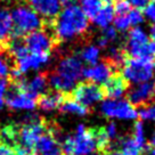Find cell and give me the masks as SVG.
Segmentation results:
<instances>
[{
    "label": "cell",
    "mask_w": 155,
    "mask_h": 155,
    "mask_svg": "<svg viewBox=\"0 0 155 155\" xmlns=\"http://www.w3.org/2000/svg\"><path fill=\"white\" fill-rule=\"evenodd\" d=\"M54 34L59 41H72L88 31L89 18L78 5L65 7L54 19Z\"/></svg>",
    "instance_id": "cell-1"
},
{
    "label": "cell",
    "mask_w": 155,
    "mask_h": 155,
    "mask_svg": "<svg viewBox=\"0 0 155 155\" xmlns=\"http://www.w3.org/2000/svg\"><path fill=\"white\" fill-rule=\"evenodd\" d=\"M83 63L77 55L64 56L58 62L56 70L48 77V84L61 94L71 92L82 78Z\"/></svg>",
    "instance_id": "cell-2"
},
{
    "label": "cell",
    "mask_w": 155,
    "mask_h": 155,
    "mask_svg": "<svg viewBox=\"0 0 155 155\" xmlns=\"http://www.w3.org/2000/svg\"><path fill=\"white\" fill-rule=\"evenodd\" d=\"M61 146L63 155H91L98 150L94 129L83 123L78 124L74 134L68 136Z\"/></svg>",
    "instance_id": "cell-3"
},
{
    "label": "cell",
    "mask_w": 155,
    "mask_h": 155,
    "mask_svg": "<svg viewBox=\"0 0 155 155\" xmlns=\"http://www.w3.org/2000/svg\"><path fill=\"white\" fill-rule=\"evenodd\" d=\"M121 70L124 81L132 86L152 81L155 73V59L153 56L130 58L124 61Z\"/></svg>",
    "instance_id": "cell-4"
},
{
    "label": "cell",
    "mask_w": 155,
    "mask_h": 155,
    "mask_svg": "<svg viewBox=\"0 0 155 155\" xmlns=\"http://www.w3.org/2000/svg\"><path fill=\"white\" fill-rule=\"evenodd\" d=\"M13 21V34L12 37L19 38L33 31L40 30L44 25V21L29 5H18L10 12Z\"/></svg>",
    "instance_id": "cell-5"
},
{
    "label": "cell",
    "mask_w": 155,
    "mask_h": 155,
    "mask_svg": "<svg viewBox=\"0 0 155 155\" xmlns=\"http://www.w3.org/2000/svg\"><path fill=\"white\" fill-rule=\"evenodd\" d=\"M101 113L110 120L134 121L138 117V111L127 99H105L101 103Z\"/></svg>",
    "instance_id": "cell-6"
},
{
    "label": "cell",
    "mask_w": 155,
    "mask_h": 155,
    "mask_svg": "<svg viewBox=\"0 0 155 155\" xmlns=\"http://www.w3.org/2000/svg\"><path fill=\"white\" fill-rule=\"evenodd\" d=\"M148 45H150L148 33L141 26H136L129 30L123 51L126 55H129L131 58L152 56L148 49Z\"/></svg>",
    "instance_id": "cell-7"
},
{
    "label": "cell",
    "mask_w": 155,
    "mask_h": 155,
    "mask_svg": "<svg viewBox=\"0 0 155 155\" xmlns=\"http://www.w3.org/2000/svg\"><path fill=\"white\" fill-rule=\"evenodd\" d=\"M72 97L74 101L89 108L98 103H102L104 98V90L98 84L83 82L75 86L72 90Z\"/></svg>",
    "instance_id": "cell-8"
},
{
    "label": "cell",
    "mask_w": 155,
    "mask_h": 155,
    "mask_svg": "<svg viewBox=\"0 0 155 155\" xmlns=\"http://www.w3.org/2000/svg\"><path fill=\"white\" fill-rule=\"evenodd\" d=\"M13 84L14 89L24 92L34 99H38L42 94H45L49 86L47 73H38L30 80H25L23 78L16 82H13Z\"/></svg>",
    "instance_id": "cell-9"
},
{
    "label": "cell",
    "mask_w": 155,
    "mask_h": 155,
    "mask_svg": "<svg viewBox=\"0 0 155 155\" xmlns=\"http://www.w3.org/2000/svg\"><path fill=\"white\" fill-rule=\"evenodd\" d=\"M23 42L30 53L42 54L50 53L55 45V39L44 30H37L26 34Z\"/></svg>",
    "instance_id": "cell-10"
},
{
    "label": "cell",
    "mask_w": 155,
    "mask_h": 155,
    "mask_svg": "<svg viewBox=\"0 0 155 155\" xmlns=\"http://www.w3.org/2000/svg\"><path fill=\"white\" fill-rule=\"evenodd\" d=\"M114 75V68L110 62H98L83 68L82 78L90 83L105 84Z\"/></svg>",
    "instance_id": "cell-11"
},
{
    "label": "cell",
    "mask_w": 155,
    "mask_h": 155,
    "mask_svg": "<svg viewBox=\"0 0 155 155\" xmlns=\"http://www.w3.org/2000/svg\"><path fill=\"white\" fill-rule=\"evenodd\" d=\"M155 97V82H147L134 84L128 91V99L134 106H144L150 104Z\"/></svg>",
    "instance_id": "cell-12"
},
{
    "label": "cell",
    "mask_w": 155,
    "mask_h": 155,
    "mask_svg": "<svg viewBox=\"0 0 155 155\" xmlns=\"http://www.w3.org/2000/svg\"><path fill=\"white\" fill-rule=\"evenodd\" d=\"M50 58H51L50 53L34 54L29 51L24 56L17 58L15 61V68L22 74L28 73L30 71H38L50 62Z\"/></svg>",
    "instance_id": "cell-13"
},
{
    "label": "cell",
    "mask_w": 155,
    "mask_h": 155,
    "mask_svg": "<svg viewBox=\"0 0 155 155\" xmlns=\"http://www.w3.org/2000/svg\"><path fill=\"white\" fill-rule=\"evenodd\" d=\"M5 104L13 111H33L38 105V99H34L24 92L12 89L5 96Z\"/></svg>",
    "instance_id": "cell-14"
},
{
    "label": "cell",
    "mask_w": 155,
    "mask_h": 155,
    "mask_svg": "<svg viewBox=\"0 0 155 155\" xmlns=\"http://www.w3.org/2000/svg\"><path fill=\"white\" fill-rule=\"evenodd\" d=\"M29 6L41 18L54 21L62 9L61 0H28Z\"/></svg>",
    "instance_id": "cell-15"
},
{
    "label": "cell",
    "mask_w": 155,
    "mask_h": 155,
    "mask_svg": "<svg viewBox=\"0 0 155 155\" xmlns=\"http://www.w3.org/2000/svg\"><path fill=\"white\" fill-rule=\"evenodd\" d=\"M13 34V21L10 12L6 7L0 6V49H4L9 44Z\"/></svg>",
    "instance_id": "cell-16"
},
{
    "label": "cell",
    "mask_w": 155,
    "mask_h": 155,
    "mask_svg": "<svg viewBox=\"0 0 155 155\" xmlns=\"http://www.w3.org/2000/svg\"><path fill=\"white\" fill-rule=\"evenodd\" d=\"M64 101L63 94L58 91H49L45 92L38 98L39 107L45 112H53L59 108L61 104Z\"/></svg>",
    "instance_id": "cell-17"
},
{
    "label": "cell",
    "mask_w": 155,
    "mask_h": 155,
    "mask_svg": "<svg viewBox=\"0 0 155 155\" xmlns=\"http://www.w3.org/2000/svg\"><path fill=\"white\" fill-rule=\"evenodd\" d=\"M127 82L122 77H113L105 83V94L108 98L116 99L122 98V96L127 92Z\"/></svg>",
    "instance_id": "cell-18"
},
{
    "label": "cell",
    "mask_w": 155,
    "mask_h": 155,
    "mask_svg": "<svg viewBox=\"0 0 155 155\" xmlns=\"http://www.w3.org/2000/svg\"><path fill=\"white\" fill-rule=\"evenodd\" d=\"M114 15L115 14H114V9L112 6H102L99 12L91 18V22L95 26L103 30L111 25V23L114 19Z\"/></svg>",
    "instance_id": "cell-19"
},
{
    "label": "cell",
    "mask_w": 155,
    "mask_h": 155,
    "mask_svg": "<svg viewBox=\"0 0 155 155\" xmlns=\"http://www.w3.org/2000/svg\"><path fill=\"white\" fill-rule=\"evenodd\" d=\"M59 110L66 113V114H72V115H78V116H86L89 113V108L86 106L81 105L80 103H78L74 99H65L64 98L63 103L61 104Z\"/></svg>",
    "instance_id": "cell-20"
},
{
    "label": "cell",
    "mask_w": 155,
    "mask_h": 155,
    "mask_svg": "<svg viewBox=\"0 0 155 155\" xmlns=\"http://www.w3.org/2000/svg\"><path fill=\"white\" fill-rule=\"evenodd\" d=\"M79 58L81 59V62H84L88 65H94V64L99 62V58H101V48L97 45H92V44L87 45L80 51Z\"/></svg>",
    "instance_id": "cell-21"
},
{
    "label": "cell",
    "mask_w": 155,
    "mask_h": 155,
    "mask_svg": "<svg viewBox=\"0 0 155 155\" xmlns=\"http://www.w3.org/2000/svg\"><path fill=\"white\" fill-rule=\"evenodd\" d=\"M117 39V31L114 26H107L103 29L101 35L97 39V46L99 48H107L108 46L113 45Z\"/></svg>",
    "instance_id": "cell-22"
},
{
    "label": "cell",
    "mask_w": 155,
    "mask_h": 155,
    "mask_svg": "<svg viewBox=\"0 0 155 155\" xmlns=\"http://www.w3.org/2000/svg\"><path fill=\"white\" fill-rule=\"evenodd\" d=\"M120 152L124 155H141L144 150L132 137H124L120 140Z\"/></svg>",
    "instance_id": "cell-23"
},
{
    "label": "cell",
    "mask_w": 155,
    "mask_h": 155,
    "mask_svg": "<svg viewBox=\"0 0 155 155\" xmlns=\"http://www.w3.org/2000/svg\"><path fill=\"white\" fill-rule=\"evenodd\" d=\"M101 0H80V8L88 18L91 19L102 8Z\"/></svg>",
    "instance_id": "cell-24"
},
{
    "label": "cell",
    "mask_w": 155,
    "mask_h": 155,
    "mask_svg": "<svg viewBox=\"0 0 155 155\" xmlns=\"http://www.w3.org/2000/svg\"><path fill=\"white\" fill-rule=\"evenodd\" d=\"M132 138L141 147L143 150H147V139H146V131L144 123L141 121H136L134 124V130H132Z\"/></svg>",
    "instance_id": "cell-25"
},
{
    "label": "cell",
    "mask_w": 155,
    "mask_h": 155,
    "mask_svg": "<svg viewBox=\"0 0 155 155\" xmlns=\"http://www.w3.org/2000/svg\"><path fill=\"white\" fill-rule=\"evenodd\" d=\"M108 58H110V63L113 65V68H121L126 61V54L122 48L112 47L110 49Z\"/></svg>",
    "instance_id": "cell-26"
},
{
    "label": "cell",
    "mask_w": 155,
    "mask_h": 155,
    "mask_svg": "<svg viewBox=\"0 0 155 155\" xmlns=\"http://www.w3.org/2000/svg\"><path fill=\"white\" fill-rule=\"evenodd\" d=\"M129 13V12H128ZM123 14V15H116V17L114 21V29L119 32H127L130 29H132V25H131L130 18H129V15Z\"/></svg>",
    "instance_id": "cell-27"
},
{
    "label": "cell",
    "mask_w": 155,
    "mask_h": 155,
    "mask_svg": "<svg viewBox=\"0 0 155 155\" xmlns=\"http://www.w3.org/2000/svg\"><path fill=\"white\" fill-rule=\"evenodd\" d=\"M138 117L141 121H148L155 123V103L141 106V108L138 111Z\"/></svg>",
    "instance_id": "cell-28"
},
{
    "label": "cell",
    "mask_w": 155,
    "mask_h": 155,
    "mask_svg": "<svg viewBox=\"0 0 155 155\" xmlns=\"http://www.w3.org/2000/svg\"><path fill=\"white\" fill-rule=\"evenodd\" d=\"M4 49H0V79H7L10 75V71L12 68L9 64V57H5L2 55Z\"/></svg>",
    "instance_id": "cell-29"
},
{
    "label": "cell",
    "mask_w": 155,
    "mask_h": 155,
    "mask_svg": "<svg viewBox=\"0 0 155 155\" xmlns=\"http://www.w3.org/2000/svg\"><path fill=\"white\" fill-rule=\"evenodd\" d=\"M129 18H130V22H131V25H132V28H136V26H140L143 23H144V15L141 14L140 10L138 9H130L129 10Z\"/></svg>",
    "instance_id": "cell-30"
},
{
    "label": "cell",
    "mask_w": 155,
    "mask_h": 155,
    "mask_svg": "<svg viewBox=\"0 0 155 155\" xmlns=\"http://www.w3.org/2000/svg\"><path fill=\"white\" fill-rule=\"evenodd\" d=\"M104 130H105V134H106L110 141L117 139V137H119V128H117V126H116V123L114 121L108 122L105 126V128H104Z\"/></svg>",
    "instance_id": "cell-31"
},
{
    "label": "cell",
    "mask_w": 155,
    "mask_h": 155,
    "mask_svg": "<svg viewBox=\"0 0 155 155\" xmlns=\"http://www.w3.org/2000/svg\"><path fill=\"white\" fill-rule=\"evenodd\" d=\"M144 18L155 24V0H150L144 8Z\"/></svg>",
    "instance_id": "cell-32"
},
{
    "label": "cell",
    "mask_w": 155,
    "mask_h": 155,
    "mask_svg": "<svg viewBox=\"0 0 155 155\" xmlns=\"http://www.w3.org/2000/svg\"><path fill=\"white\" fill-rule=\"evenodd\" d=\"M130 5L127 2L126 0H116L115 6L113 7L114 9V14L116 15H123L127 14L130 10Z\"/></svg>",
    "instance_id": "cell-33"
},
{
    "label": "cell",
    "mask_w": 155,
    "mask_h": 155,
    "mask_svg": "<svg viewBox=\"0 0 155 155\" xmlns=\"http://www.w3.org/2000/svg\"><path fill=\"white\" fill-rule=\"evenodd\" d=\"M8 87H9V83L7 81V79H0V110L5 105V96L8 92Z\"/></svg>",
    "instance_id": "cell-34"
},
{
    "label": "cell",
    "mask_w": 155,
    "mask_h": 155,
    "mask_svg": "<svg viewBox=\"0 0 155 155\" xmlns=\"http://www.w3.org/2000/svg\"><path fill=\"white\" fill-rule=\"evenodd\" d=\"M126 1L130 5V7H134L135 9L140 10L145 8L150 0H126Z\"/></svg>",
    "instance_id": "cell-35"
},
{
    "label": "cell",
    "mask_w": 155,
    "mask_h": 155,
    "mask_svg": "<svg viewBox=\"0 0 155 155\" xmlns=\"http://www.w3.org/2000/svg\"><path fill=\"white\" fill-rule=\"evenodd\" d=\"M0 155H16L12 147L6 145L4 143H0Z\"/></svg>",
    "instance_id": "cell-36"
},
{
    "label": "cell",
    "mask_w": 155,
    "mask_h": 155,
    "mask_svg": "<svg viewBox=\"0 0 155 155\" xmlns=\"http://www.w3.org/2000/svg\"><path fill=\"white\" fill-rule=\"evenodd\" d=\"M78 0H61V4L64 7H68V6H72V5H77Z\"/></svg>",
    "instance_id": "cell-37"
},
{
    "label": "cell",
    "mask_w": 155,
    "mask_h": 155,
    "mask_svg": "<svg viewBox=\"0 0 155 155\" xmlns=\"http://www.w3.org/2000/svg\"><path fill=\"white\" fill-rule=\"evenodd\" d=\"M148 49H150V53L152 56H155V39L152 41V42H150V45H148Z\"/></svg>",
    "instance_id": "cell-38"
},
{
    "label": "cell",
    "mask_w": 155,
    "mask_h": 155,
    "mask_svg": "<svg viewBox=\"0 0 155 155\" xmlns=\"http://www.w3.org/2000/svg\"><path fill=\"white\" fill-rule=\"evenodd\" d=\"M106 155H124L122 152H120V150H110V152H107Z\"/></svg>",
    "instance_id": "cell-39"
},
{
    "label": "cell",
    "mask_w": 155,
    "mask_h": 155,
    "mask_svg": "<svg viewBox=\"0 0 155 155\" xmlns=\"http://www.w3.org/2000/svg\"><path fill=\"white\" fill-rule=\"evenodd\" d=\"M150 35L153 39H155V24H153L150 28Z\"/></svg>",
    "instance_id": "cell-40"
},
{
    "label": "cell",
    "mask_w": 155,
    "mask_h": 155,
    "mask_svg": "<svg viewBox=\"0 0 155 155\" xmlns=\"http://www.w3.org/2000/svg\"><path fill=\"white\" fill-rule=\"evenodd\" d=\"M150 146L152 147H155V131L152 135V138H150Z\"/></svg>",
    "instance_id": "cell-41"
},
{
    "label": "cell",
    "mask_w": 155,
    "mask_h": 155,
    "mask_svg": "<svg viewBox=\"0 0 155 155\" xmlns=\"http://www.w3.org/2000/svg\"><path fill=\"white\" fill-rule=\"evenodd\" d=\"M147 155H155V147H150L148 148V153Z\"/></svg>",
    "instance_id": "cell-42"
},
{
    "label": "cell",
    "mask_w": 155,
    "mask_h": 155,
    "mask_svg": "<svg viewBox=\"0 0 155 155\" xmlns=\"http://www.w3.org/2000/svg\"><path fill=\"white\" fill-rule=\"evenodd\" d=\"M102 2H105V4H107V5H110V4H112V2H114V1H116V0H101Z\"/></svg>",
    "instance_id": "cell-43"
},
{
    "label": "cell",
    "mask_w": 155,
    "mask_h": 155,
    "mask_svg": "<svg viewBox=\"0 0 155 155\" xmlns=\"http://www.w3.org/2000/svg\"><path fill=\"white\" fill-rule=\"evenodd\" d=\"M91 155H103V154H101V153H97V154H91Z\"/></svg>",
    "instance_id": "cell-44"
}]
</instances>
